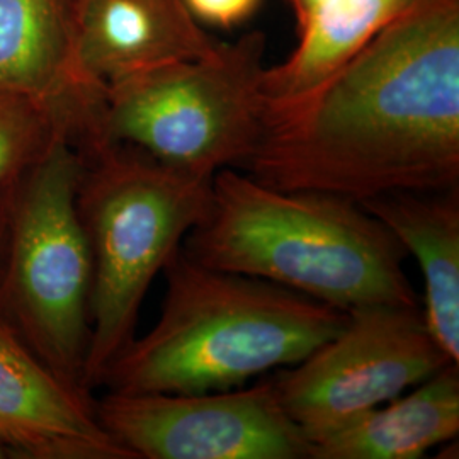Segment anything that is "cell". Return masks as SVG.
I'll list each match as a JSON object with an SVG mask.
<instances>
[{
	"mask_svg": "<svg viewBox=\"0 0 459 459\" xmlns=\"http://www.w3.org/2000/svg\"><path fill=\"white\" fill-rule=\"evenodd\" d=\"M278 191L362 203L459 186V0H417L312 98L267 123L246 164Z\"/></svg>",
	"mask_w": 459,
	"mask_h": 459,
	"instance_id": "6da1fadb",
	"label": "cell"
},
{
	"mask_svg": "<svg viewBox=\"0 0 459 459\" xmlns=\"http://www.w3.org/2000/svg\"><path fill=\"white\" fill-rule=\"evenodd\" d=\"M182 250L206 267L265 279L349 312L420 307L398 238L359 203L322 191H278L221 169L206 218Z\"/></svg>",
	"mask_w": 459,
	"mask_h": 459,
	"instance_id": "7a4b0ae2",
	"label": "cell"
},
{
	"mask_svg": "<svg viewBox=\"0 0 459 459\" xmlns=\"http://www.w3.org/2000/svg\"><path fill=\"white\" fill-rule=\"evenodd\" d=\"M157 325L133 339L102 386L123 394H210L295 366L335 337L349 313L265 279L218 271L179 247L165 264Z\"/></svg>",
	"mask_w": 459,
	"mask_h": 459,
	"instance_id": "3957f363",
	"label": "cell"
},
{
	"mask_svg": "<svg viewBox=\"0 0 459 459\" xmlns=\"http://www.w3.org/2000/svg\"><path fill=\"white\" fill-rule=\"evenodd\" d=\"M81 150L77 210L92 257L82 383L92 392L132 344L152 281L210 212L213 178L169 167L130 145L91 143Z\"/></svg>",
	"mask_w": 459,
	"mask_h": 459,
	"instance_id": "277c9868",
	"label": "cell"
},
{
	"mask_svg": "<svg viewBox=\"0 0 459 459\" xmlns=\"http://www.w3.org/2000/svg\"><path fill=\"white\" fill-rule=\"evenodd\" d=\"M82 172V150L64 134L0 187V312L55 373L85 390L92 257L77 210Z\"/></svg>",
	"mask_w": 459,
	"mask_h": 459,
	"instance_id": "5b68a950",
	"label": "cell"
},
{
	"mask_svg": "<svg viewBox=\"0 0 459 459\" xmlns=\"http://www.w3.org/2000/svg\"><path fill=\"white\" fill-rule=\"evenodd\" d=\"M265 34L252 31L204 56L108 85L85 145H130L208 179L246 167L265 133Z\"/></svg>",
	"mask_w": 459,
	"mask_h": 459,
	"instance_id": "8992f818",
	"label": "cell"
},
{
	"mask_svg": "<svg viewBox=\"0 0 459 459\" xmlns=\"http://www.w3.org/2000/svg\"><path fill=\"white\" fill-rule=\"evenodd\" d=\"M347 313L335 337L271 377L308 443L456 364L430 333L420 307L368 305Z\"/></svg>",
	"mask_w": 459,
	"mask_h": 459,
	"instance_id": "52a82bcc",
	"label": "cell"
},
{
	"mask_svg": "<svg viewBox=\"0 0 459 459\" xmlns=\"http://www.w3.org/2000/svg\"><path fill=\"white\" fill-rule=\"evenodd\" d=\"M96 413L134 459H310V443L271 377L210 394L109 390Z\"/></svg>",
	"mask_w": 459,
	"mask_h": 459,
	"instance_id": "ba28073f",
	"label": "cell"
},
{
	"mask_svg": "<svg viewBox=\"0 0 459 459\" xmlns=\"http://www.w3.org/2000/svg\"><path fill=\"white\" fill-rule=\"evenodd\" d=\"M0 443L13 458L134 459L96 400L43 361L0 312Z\"/></svg>",
	"mask_w": 459,
	"mask_h": 459,
	"instance_id": "9c48e42d",
	"label": "cell"
},
{
	"mask_svg": "<svg viewBox=\"0 0 459 459\" xmlns=\"http://www.w3.org/2000/svg\"><path fill=\"white\" fill-rule=\"evenodd\" d=\"M218 47L182 0H82L77 68L96 89Z\"/></svg>",
	"mask_w": 459,
	"mask_h": 459,
	"instance_id": "30bf717a",
	"label": "cell"
},
{
	"mask_svg": "<svg viewBox=\"0 0 459 459\" xmlns=\"http://www.w3.org/2000/svg\"><path fill=\"white\" fill-rule=\"evenodd\" d=\"M82 0H0V87L60 104L82 121L100 108L104 89L77 68Z\"/></svg>",
	"mask_w": 459,
	"mask_h": 459,
	"instance_id": "8fae6325",
	"label": "cell"
},
{
	"mask_svg": "<svg viewBox=\"0 0 459 459\" xmlns=\"http://www.w3.org/2000/svg\"><path fill=\"white\" fill-rule=\"evenodd\" d=\"M359 204L415 257L424 279L427 327L459 364V186L394 191Z\"/></svg>",
	"mask_w": 459,
	"mask_h": 459,
	"instance_id": "7c38bea8",
	"label": "cell"
},
{
	"mask_svg": "<svg viewBox=\"0 0 459 459\" xmlns=\"http://www.w3.org/2000/svg\"><path fill=\"white\" fill-rule=\"evenodd\" d=\"M459 434V364L310 441V459H419Z\"/></svg>",
	"mask_w": 459,
	"mask_h": 459,
	"instance_id": "4fadbf2b",
	"label": "cell"
},
{
	"mask_svg": "<svg viewBox=\"0 0 459 459\" xmlns=\"http://www.w3.org/2000/svg\"><path fill=\"white\" fill-rule=\"evenodd\" d=\"M417 0H333L298 28V45L263 75L265 126L293 111Z\"/></svg>",
	"mask_w": 459,
	"mask_h": 459,
	"instance_id": "5bb4252c",
	"label": "cell"
},
{
	"mask_svg": "<svg viewBox=\"0 0 459 459\" xmlns=\"http://www.w3.org/2000/svg\"><path fill=\"white\" fill-rule=\"evenodd\" d=\"M82 119L48 99L0 87V187L43 157L51 143L82 134Z\"/></svg>",
	"mask_w": 459,
	"mask_h": 459,
	"instance_id": "9a60e30c",
	"label": "cell"
},
{
	"mask_svg": "<svg viewBox=\"0 0 459 459\" xmlns=\"http://www.w3.org/2000/svg\"><path fill=\"white\" fill-rule=\"evenodd\" d=\"M193 16L220 28H231L252 16L261 0H182Z\"/></svg>",
	"mask_w": 459,
	"mask_h": 459,
	"instance_id": "2e32d148",
	"label": "cell"
},
{
	"mask_svg": "<svg viewBox=\"0 0 459 459\" xmlns=\"http://www.w3.org/2000/svg\"><path fill=\"white\" fill-rule=\"evenodd\" d=\"M288 5L293 9L296 17V26L301 28L307 24L316 13H320L328 4L333 0H286Z\"/></svg>",
	"mask_w": 459,
	"mask_h": 459,
	"instance_id": "e0dca14e",
	"label": "cell"
},
{
	"mask_svg": "<svg viewBox=\"0 0 459 459\" xmlns=\"http://www.w3.org/2000/svg\"><path fill=\"white\" fill-rule=\"evenodd\" d=\"M13 458L11 456V453H9V449L4 446V444L0 443V459H7Z\"/></svg>",
	"mask_w": 459,
	"mask_h": 459,
	"instance_id": "ac0fdd59",
	"label": "cell"
},
{
	"mask_svg": "<svg viewBox=\"0 0 459 459\" xmlns=\"http://www.w3.org/2000/svg\"><path fill=\"white\" fill-rule=\"evenodd\" d=\"M2 237H4V221H2V216H0V246H2Z\"/></svg>",
	"mask_w": 459,
	"mask_h": 459,
	"instance_id": "d6986e66",
	"label": "cell"
}]
</instances>
